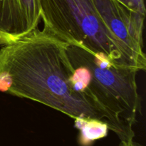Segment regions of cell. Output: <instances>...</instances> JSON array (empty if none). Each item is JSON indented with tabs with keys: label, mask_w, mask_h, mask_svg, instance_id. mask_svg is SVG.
<instances>
[{
	"label": "cell",
	"mask_w": 146,
	"mask_h": 146,
	"mask_svg": "<svg viewBox=\"0 0 146 146\" xmlns=\"http://www.w3.org/2000/svg\"><path fill=\"white\" fill-rule=\"evenodd\" d=\"M29 11L38 21H41V8L38 0H23Z\"/></svg>",
	"instance_id": "8"
},
{
	"label": "cell",
	"mask_w": 146,
	"mask_h": 146,
	"mask_svg": "<svg viewBox=\"0 0 146 146\" xmlns=\"http://www.w3.org/2000/svg\"><path fill=\"white\" fill-rule=\"evenodd\" d=\"M75 125L80 131L78 141L83 146L106 137L109 130L106 123L94 119H76Z\"/></svg>",
	"instance_id": "6"
},
{
	"label": "cell",
	"mask_w": 146,
	"mask_h": 146,
	"mask_svg": "<svg viewBox=\"0 0 146 146\" xmlns=\"http://www.w3.org/2000/svg\"><path fill=\"white\" fill-rule=\"evenodd\" d=\"M39 22L23 0H0V46L31 32Z\"/></svg>",
	"instance_id": "5"
},
{
	"label": "cell",
	"mask_w": 146,
	"mask_h": 146,
	"mask_svg": "<svg viewBox=\"0 0 146 146\" xmlns=\"http://www.w3.org/2000/svg\"><path fill=\"white\" fill-rule=\"evenodd\" d=\"M128 9L145 17V0H116Z\"/></svg>",
	"instance_id": "7"
},
{
	"label": "cell",
	"mask_w": 146,
	"mask_h": 146,
	"mask_svg": "<svg viewBox=\"0 0 146 146\" xmlns=\"http://www.w3.org/2000/svg\"><path fill=\"white\" fill-rule=\"evenodd\" d=\"M44 27L71 45L109 61L114 66L143 71L101 18L94 0H38Z\"/></svg>",
	"instance_id": "3"
},
{
	"label": "cell",
	"mask_w": 146,
	"mask_h": 146,
	"mask_svg": "<svg viewBox=\"0 0 146 146\" xmlns=\"http://www.w3.org/2000/svg\"><path fill=\"white\" fill-rule=\"evenodd\" d=\"M67 53L74 68L73 81L88 93L115 123L121 141L133 140V127L141 109L136 76L138 71L115 67L88 50L68 44Z\"/></svg>",
	"instance_id": "2"
},
{
	"label": "cell",
	"mask_w": 146,
	"mask_h": 146,
	"mask_svg": "<svg viewBox=\"0 0 146 146\" xmlns=\"http://www.w3.org/2000/svg\"><path fill=\"white\" fill-rule=\"evenodd\" d=\"M68 44L36 28L0 48V91L31 100L74 119H94L115 132L111 117L74 88Z\"/></svg>",
	"instance_id": "1"
},
{
	"label": "cell",
	"mask_w": 146,
	"mask_h": 146,
	"mask_svg": "<svg viewBox=\"0 0 146 146\" xmlns=\"http://www.w3.org/2000/svg\"><path fill=\"white\" fill-rule=\"evenodd\" d=\"M119 146H143L138 143L135 142L133 140H131V141H121Z\"/></svg>",
	"instance_id": "9"
},
{
	"label": "cell",
	"mask_w": 146,
	"mask_h": 146,
	"mask_svg": "<svg viewBox=\"0 0 146 146\" xmlns=\"http://www.w3.org/2000/svg\"><path fill=\"white\" fill-rule=\"evenodd\" d=\"M107 27L126 47L143 71L146 68L143 32L144 16L128 9L116 0H94Z\"/></svg>",
	"instance_id": "4"
}]
</instances>
